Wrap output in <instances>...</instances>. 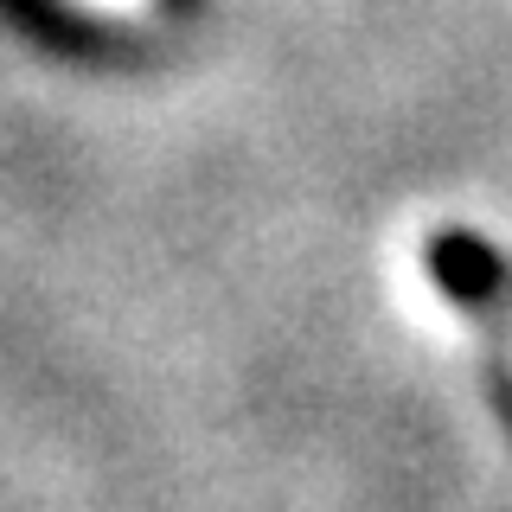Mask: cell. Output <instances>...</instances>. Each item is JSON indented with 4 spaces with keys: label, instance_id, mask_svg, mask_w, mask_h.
<instances>
[{
    "label": "cell",
    "instance_id": "6da1fadb",
    "mask_svg": "<svg viewBox=\"0 0 512 512\" xmlns=\"http://www.w3.org/2000/svg\"><path fill=\"white\" fill-rule=\"evenodd\" d=\"M429 282L455 301V314L474 320L480 346H487L493 391L512 416V269L468 231H436L429 237Z\"/></svg>",
    "mask_w": 512,
    "mask_h": 512
},
{
    "label": "cell",
    "instance_id": "7a4b0ae2",
    "mask_svg": "<svg viewBox=\"0 0 512 512\" xmlns=\"http://www.w3.org/2000/svg\"><path fill=\"white\" fill-rule=\"evenodd\" d=\"M148 7L173 13V7H192V0H0V20L13 32H26V39L96 52V45L116 39V20H135Z\"/></svg>",
    "mask_w": 512,
    "mask_h": 512
}]
</instances>
